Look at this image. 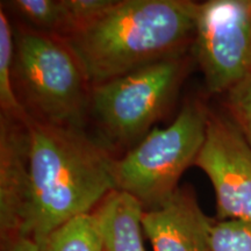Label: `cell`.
<instances>
[{
  "label": "cell",
  "mask_w": 251,
  "mask_h": 251,
  "mask_svg": "<svg viewBox=\"0 0 251 251\" xmlns=\"http://www.w3.org/2000/svg\"><path fill=\"white\" fill-rule=\"evenodd\" d=\"M29 188L18 238L40 244L55 229L89 214L115 190L107 147L84 128L46 124L28 117Z\"/></svg>",
  "instance_id": "1"
},
{
  "label": "cell",
  "mask_w": 251,
  "mask_h": 251,
  "mask_svg": "<svg viewBox=\"0 0 251 251\" xmlns=\"http://www.w3.org/2000/svg\"><path fill=\"white\" fill-rule=\"evenodd\" d=\"M199 2L117 0L101 17L61 37L76 56L91 89L153 63L186 54Z\"/></svg>",
  "instance_id": "2"
},
{
  "label": "cell",
  "mask_w": 251,
  "mask_h": 251,
  "mask_svg": "<svg viewBox=\"0 0 251 251\" xmlns=\"http://www.w3.org/2000/svg\"><path fill=\"white\" fill-rule=\"evenodd\" d=\"M13 85L30 119L83 128L91 86L59 36L25 25L15 28Z\"/></svg>",
  "instance_id": "3"
},
{
  "label": "cell",
  "mask_w": 251,
  "mask_h": 251,
  "mask_svg": "<svg viewBox=\"0 0 251 251\" xmlns=\"http://www.w3.org/2000/svg\"><path fill=\"white\" fill-rule=\"evenodd\" d=\"M209 113L200 100H187L170 126L153 128L124 156L113 158L115 190L135 198L143 211L161 206L179 187L185 170L196 163Z\"/></svg>",
  "instance_id": "4"
},
{
  "label": "cell",
  "mask_w": 251,
  "mask_h": 251,
  "mask_svg": "<svg viewBox=\"0 0 251 251\" xmlns=\"http://www.w3.org/2000/svg\"><path fill=\"white\" fill-rule=\"evenodd\" d=\"M186 54L153 63L91 89L90 107L106 147L133 148L177 97Z\"/></svg>",
  "instance_id": "5"
},
{
  "label": "cell",
  "mask_w": 251,
  "mask_h": 251,
  "mask_svg": "<svg viewBox=\"0 0 251 251\" xmlns=\"http://www.w3.org/2000/svg\"><path fill=\"white\" fill-rule=\"evenodd\" d=\"M191 51L208 92L226 93L251 72V0L199 4Z\"/></svg>",
  "instance_id": "6"
},
{
  "label": "cell",
  "mask_w": 251,
  "mask_h": 251,
  "mask_svg": "<svg viewBox=\"0 0 251 251\" xmlns=\"http://www.w3.org/2000/svg\"><path fill=\"white\" fill-rule=\"evenodd\" d=\"M215 192L216 219L251 225V147L230 115L209 113L196 163Z\"/></svg>",
  "instance_id": "7"
},
{
  "label": "cell",
  "mask_w": 251,
  "mask_h": 251,
  "mask_svg": "<svg viewBox=\"0 0 251 251\" xmlns=\"http://www.w3.org/2000/svg\"><path fill=\"white\" fill-rule=\"evenodd\" d=\"M143 235L153 251H213L208 218L190 186L178 187L166 201L143 211Z\"/></svg>",
  "instance_id": "8"
},
{
  "label": "cell",
  "mask_w": 251,
  "mask_h": 251,
  "mask_svg": "<svg viewBox=\"0 0 251 251\" xmlns=\"http://www.w3.org/2000/svg\"><path fill=\"white\" fill-rule=\"evenodd\" d=\"M30 131L28 117H0V240L18 238L29 188Z\"/></svg>",
  "instance_id": "9"
},
{
  "label": "cell",
  "mask_w": 251,
  "mask_h": 251,
  "mask_svg": "<svg viewBox=\"0 0 251 251\" xmlns=\"http://www.w3.org/2000/svg\"><path fill=\"white\" fill-rule=\"evenodd\" d=\"M98 219L105 251H146L143 244V207L135 198L112 191L93 211Z\"/></svg>",
  "instance_id": "10"
},
{
  "label": "cell",
  "mask_w": 251,
  "mask_h": 251,
  "mask_svg": "<svg viewBox=\"0 0 251 251\" xmlns=\"http://www.w3.org/2000/svg\"><path fill=\"white\" fill-rule=\"evenodd\" d=\"M37 246L39 251H105L98 219L93 212L69 220Z\"/></svg>",
  "instance_id": "11"
},
{
  "label": "cell",
  "mask_w": 251,
  "mask_h": 251,
  "mask_svg": "<svg viewBox=\"0 0 251 251\" xmlns=\"http://www.w3.org/2000/svg\"><path fill=\"white\" fill-rule=\"evenodd\" d=\"M6 6L23 19L25 26L59 37L68 34L69 25L63 0H14Z\"/></svg>",
  "instance_id": "12"
},
{
  "label": "cell",
  "mask_w": 251,
  "mask_h": 251,
  "mask_svg": "<svg viewBox=\"0 0 251 251\" xmlns=\"http://www.w3.org/2000/svg\"><path fill=\"white\" fill-rule=\"evenodd\" d=\"M14 67V29L8 15L0 8V107L1 114L28 117L19 101L13 85Z\"/></svg>",
  "instance_id": "13"
},
{
  "label": "cell",
  "mask_w": 251,
  "mask_h": 251,
  "mask_svg": "<svg viewBox=\"0 0 251 251\" xmlns=\"http://www.w3.org/2000/svg\"><path fill=\"white\" fill-rule=\"evenodd\" d=\"M213 251H251V225L238 220H213Z\"/></svg>",
  "instance_id": "14"
},
{
  "label": "cell",
  "mask_w": 251,
  "mask_h": 251,
  "mask_svg": "<svg viewBox=\"0 0 251 251\" xmlns=\"http://www.w3.org/2000/svg\"><path fill=\"white\" fill-rule=\"evenodd\" d=\"M225 94L228 114L251 147V72Z\"/></svg>",
  "instance_id": "15"
},
{
  "label": "cell",
  "mask_w": 251,
  "mask_h": 251,
  "mask_svg": "<svg viewBox=\"0 0 251 251\" xmlns=\"http://www.w3.org/2000/svg\"><path fill=\"white\" fill-rule=\"evenodd\" d=\"M114 4L115 0H63L69 25L65 36L96 21Z\"/></svg>",
  "instance_id": "16"
},
{
  "label": "cell",
  "mask_w": 251,
  "mask_h": 251,
  "mask_svg": "<svg viewBox=\"0 0 251 251\" xmlns=\"http://www.w3.org/2000/svg\"><path fill=\"white\" fill-rule=\"evenodd\" d=\"M1 251H39V246L28 238H17L1 244Z\"/></svg>",
  "instance_id": "17"
}]
</instances>
